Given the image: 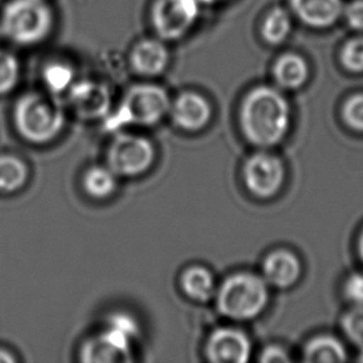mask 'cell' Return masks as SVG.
Returning <instances> with one entry per match:
<instances>
[{"instance_id":"6da1fadb","label":"cell","mask_w":363,"mask_h":363,"mask_svg":"<svg viewBox=\"0 0 363 363\" xmlns=\"http://www.w3.org/2000/svg\"><path fill=\"white\" fill-rule=\"evenodd\" d=\"M245 137L258 147H273L281 142L290 127V108L284 96L262 86L245 96L241 107Z\"/></svg>"},{"instance_id":"7a4b0ae2","label":"cell","mask_w":363,"mask_h":363,"mask_svg":"<svg viewBox=\"0 0 363 363\" xmlns=\"http://www.w3.org/2000/svg\"><path fill=\"white\" fill-rule=\"evenodd\" d=\"M269 291L264 279L250 273L232 275L217 294L221 314L235 320H250L259 315L268 303Z\"/></svg>"},{"instance_id":"3957f363","label":"cell","mask_w":363,"mask_h":363,"mask_svg":"<svg viewBox=\"0 0 363 363\" xmlns=\"http://www.w3.org/2000/svg\"><path fill=\"white\" fill-rule=\"evenodd\" d=\"M51 28L52 14L44 0H13L1 16L3 33L16 44H38Z\"/></svg>"},{"instance_id":"277c9868","label":"cell","mask_w":363,"mask_h":363,"mask_svg":"<svg viewBox=\"0 0 363 363\" xmlns=\"http://www.w3.org/2000/svg\"><path fill=\"white\" fill-rule=\"evenodd\" d=\"M170 108L167 92L152 84H140L128 91L122 106L107 122L109 129L127 124L152 125L159 122Z\"/></svg>"},{"instance_id":"5b68a950","label":"cell","mask_w":363,"mask_h":363,"mask_svg":"<svg viewBox=\"0 0 363 363\" xmlns=\"http://www.w3.org/2000/svg\"><path fill=\"white\" fill-rule=\"evenodd\" d=\"M135 321L128 315H114L108 329L89 340L81 351L84 362H128L130 361L132 340L137 336Z\"/></svg>"},{"instance_id":"8992f818","label":"cell","mask_w":363,"mask_h":363,"mask_svg":"<svg viewBox=\"0 0 363 363\" xmlns=\"http://www.w3.org/2000/svg\"><path fill=\"white\" fill-rule=\"evenodd\" d=\"M15 125L30 142L46 143L64 127V116L40 94H30L18 101L14 111Z\"/></svg>"},{"instance_id":"52a82bcc","label":"cell","mask_w":363,"mask_h":363,"mask_svg":"<svg viewBox=\"0 0 363 363\" xmlns=\"http://www.w3.org/2000/svg\"><path fill=\"white\" fill-rule=\"evenodd\" d=\"M154 162V147L145 138L121 134L108 149L109 169L123 177H137Z\"/></svg>"},{"instance_id":"ba28073f","label":"cell","mask_w":363,"mask_h":363,"mask_svg":"<svg viewBox=\"0 0 363 363\" xmlns=\"http://www.w3.org/2000/svg\"><path fill=\"white\" fill-rule=\"evenodd\" d=\"M200 14V0H157L152 21L164 40H177L191 29Z\"/></svg>"},{"instance_id":"9c48e42d","label":"cell","mask_w":363,"mask_h":363,"mask_svg":"<svg viewBox=\"0 0 363 363\" xmlns=\"http://www.w3.org/2000/svg\"><path fill=\"white\" fill-rule=\"evenodd\" d=\"M243 180L247 189L255 196L269 199L283 186L284 167L278 157L259 152L245 162Z\"/></svg>"},{"instance_id":"30bf717a","label":"cell","mask_w":363,"mask_h":363,"mask_svg":"<svg viewBox=\"0 0 363 363\" xmlns=\"http://www.w3.org/2000/svg\"><path fill=\"white\" fill-rule=\"evenodd\" d=\"M207 357L216 363H245L250 359V342L240 330L218 329L206 345Z\"/></svg>"},{"instance_id":"8fae6325","label":"cell","mask_w":363,"mask_h":363,"mask_svg":"<svg viewBox=\"0 0 363 363\" xmlns=\"http://www.w3.org/2000/svg\"><path fill=\"white\" fill-rule=\"evenodd\" d=\"M290 5L304 24L316 29L333 26L344 14L342 0H290Z\"/></svg>"},{"instance_id":"7c38bea8","label":"cell","mask_w":363,"mask_h":363,"mask_svg":"<svg viewBox=\"0 0 363 363\" xmlns=\"http://www.w3.org/2000/svg\"><path fill=\"white\" fill-rule=\"evenodd\" d=\"M172 118L185 130H200L211 118V107L200 94H182L174 102Z\"/></svg>"},{"instance_id":"4fadbf2b","label":"cell","mask_w":363,"mask_h":363,"mask_svg":"<svg viewBox=\"0 0 363 363\" xmlns=\"http://www.w3.org/2000/svg\"><path fill=\"white\" fill-rule=\"evenodd\" d=\"M71 99L79 116L96 118L108 112L111 96L104 84L96 82H81L72 89Z\"/></svg>"},{"instance_id":"5bb4252c","label":"cell","mask_w":363,"mask_h":363,"mask_svg":"<svg viewBox=\"0 0 363 363\" xmlns=\"http://www.w3.org/2000/svg\"><path fill=\"white\" fill-rule=\"evenodd\" d=\"M263 273L267 283L284 289L299 279L301 265L298 257L289 250H275L265 258Z\"/></svg>"},{"instance_id":"9a60e30c","label":"cell","mask_w":363,"mask_h":363,"mask_svg":"<svg viewBox=\"0 0 363 363\" xmlns=\"http://www.w3.org/2000/svg\"><path fill=\"white\" fill-rule=\"evenodd\" d=\"M169 62L167 48L157 40H143L138 43L130 54V64L135 72L144 76L162 74Z\"/></svg>"},{"instance_id":"2e32d148","label":"cell","mask_w":363,"mask_h":363,"mask_svg":"<svg viewBox=\"0 0 363 363\" xmlns=\"http://www.w3.org/2000/svg\"><path fill=\"white\" fill-rule=\"evenodd\" d=\"M273 74L280 87L300 89L309 77V66L299 55L284 54L277 60Z\"/></svg>"},{"instance_id":"e0dca14e","label":"cell","mask_w":363,"mask_h":363,"mask_svg":"<svg viewBox=\"0 0 363 363\" xmlns=\"http://www.w3.org/2000/svg\"><path fill=\"white\" fill-rule=\"evenodd\" d=\"M306 362H344L346 351L339 340L331 336H319L311 340L305 347Z\"/></svg>"},{"instance_id":"ac0fdd59","label":"cell","mask_w":363,"mask_h":363,"mask_svg":"<svg viewBox=\"0 0 363 363\" xmlns=\"http://www.w3.org/2000/svg\"><path fill=\"white\" fill-rule=\"evenodd\" d=\"M182 286L192 299L206 301L213 295L215 281L208 270L202 267H191L182 275Z\"/></svg>"},{"instance_id":"d6986e66","label":"cell","mask_w":363,"mask_h":363,"mask_svg":"<svg viewBox=\"0 0 363 363\" xmlns=\"http://www.w3.org/2000/svg\"><path fill=\"white\" fill-rule=\"evenodd\" d=\"M117 174H114L107 167H92L86 172L84 177V190L96 199L108 197L116 191L117 187Z\"/></svg>"},{"instance_id":"ffe728a7","label":"cell","mask_w":363,"mask_h":363,"mask_svg":"<svg viewBox=\"0 0 363 363\" xmlns=\"http://www.w3.org/2000/svg\"><path fill=\"white\" fill-rule=\"evenodd\" d=\"M290 29L291 23L289 14L281 8H275L264 19L262 26V36L268 44L278 45L286 39Z\"/></svg>"},{"instance_id":"44dd1931","label":"cell","mask_w":363,"mask_h":363,"mask_svg":"<svg viewBox=\"0 0 363 363\" xmlns=\"http://www.w3.org/2000/svg\"><path fill=\"white\" fill-rule=\"evenodd\" d=\"M26 179L23 162L13 157H0V191L10 192L19 189Z\"/></svg>"},{"instance_id":"7402d4cb","label":"cell","mask_w":363,"mask_h":363,"mask_svg":"<svg viewBox=\"0 0 363 363\" xmlns=\"http://www.w3.org/2000/svg\"><path fill=\"white\" fill-rule=\"evenodd\" d=\"M20 66L14 55L0 50V94L10 92L19 79Z\"/></svg>"},{"instance_id":"603a6c76","label":"cell","mask_w":363,"mask_h":363,"mask_svg":"<svg viewBox=\"0 0 363 363\" xmlns=\"http://www.w3.org/2000/svg\"><path fill=\"white\" fill-rule=\"evenodd\" d=\"M340 59L345 69L350 72H363V36H356L349 40L341 50Z\"/></svg>"},{"instance_id":"cb8c5ba5","label":"cell","mask_w":363,"mask_h":363,"mask_svg":"<svg viewBox=\"0 0 363 363\" xmlns=\"http://www.w3.org/2000/svg\"><path fill=\"white\" fill-rule=\"evenodd\" d=\"M45 82L52 92H62L69 87L72 79L74 71L64 64H52L46 67L44 74Z\"/></svg>"},{"instance_id":"d4e9b609","label":"cell","mask_w":363,"mask_h":363,"mask_svg":"<svg viewBox=\"0 0 363 363\" xmlns=\"http://www.w3.org/2000/svg\"><path fill=\"white\" fill-rule=\"evenodd\" d=\"M345 334L354 345L363 349V306L356 305L342 319Z\"/></svg>"},{"instance_id":"484cf974","label":"cell","mask_w":363,"mask_h":363,"mask_svg":"<svg viewBox=\"0 0 363 363\" xmlns=\"http://www.w3.org/2000/svg\"><path fill=\"white\" fill-rule=\"evenodd\" d=\"M345 122L359 132H363V94L350 97L344 106Z\"/></svg>"},{"instance_id":"4316f807","label":"cell","mask_w":363,"mask_h":363,"mask_svg":"<svg viewBox=\"0 0 363 363\" xmlns=\"http://www.w3.org/2000/svg\"><path fill=\"white\" fill-rule=\"evenodd\" d=\"M345 19L350 28L363 34V0H354L344 8Z\"/></svg>"},{"instance_id":"83f0119b","label":"cell","mask_w":363,"mask_h":363,"mask_svg":"<svg viewBox=\"0 0 363 363\" xmlns=\"http://www.w3.org/2000/svg\"><path fill=\"white\" fill-rule=\"evenodd\" d=\"M345 293L350 301L363 306V274L351 275L345 285Z\"/></svg>"},{"instance_id":"f1b7e54d","label":"cell","mask_w":363,"mask_h":363,"mask_svg":"<svg viewBox=\"0 0 363 363\" xmlns=\"http://www.w3.org/2000/svg\"><path fill=\"white\" fill-rule=\"evenodd\" d=\"M259 359L260 362L264 363H285L290 361L289 356L280 346H268L260 354Z\"/></svg>"},{"instance_id":"f546056e","label":"cell","mask_w":363,"mask_h":363,"mask_svg":"<svg viewBox=\"0 0 363 363\" xmlns=\"http://www.w3.org/2000/svg\"><path fill=\"white\" fill-rule=\"evenodd\" d=\"M13 361H14V359L8 352L0 350V363L13 362Z\"/></svg>"},{"instance_id":"4dcf8cb0","label":"cell","mask_w":363,"mask_h":363,"mask_svg":"<svg viewBox=\"0 0 363 363\" xmlns=\"http://www.w3.org/2000/svg\"><path fill=\"white\" fill-rule=\"evenodd\" d=\"M359 255H361V258H362V260H363V233H362V236H361V238H359Z\"/></svg>"},{"instance_id":"1f68e13d","label":"cell","mask_w":363,"mask_h":363,"mask_svg":"<svg viewBox=\"0 0 363 363\" xmlns=\"http://www.w3.org/2000/svg\"><path fill=\"white\" fill-rule=\"evenodd\" d=\"M217 1H221V0H200V3H203V4H213Z\"/></svg>"}]
</instances>
